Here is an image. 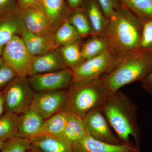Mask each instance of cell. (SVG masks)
<instances>
[{
    "instance_id": "6da1fadb",
    "label": "cell",
    "mask_w": 152,
    "mask_h": 152,
    "mask_svg": "<svg viewBox=\"0 0 152 152\" xmlns=\"http://www.w3.org/2000/svg\"><path fill=\"white\" fill-rule=\"evenodd\" d=\"M108 20L105 35L109 42V50L121 61L140 50L142 20L121 4Z\"/></svg>"
},
{
    "instance_id": "7a4b0ae2",
    "label": "cell",
    "mask_w": 152,
    "mask_h": 152,
    "mask_svg": "<svg viewBox=\"0 0 152 152\" xmlns=\"http://www.w3.org/2000/svg\"><path fill=\"white\" fill-rule=\"evenodd\" d=\"M99 109L121 141L132 143L130 137L132 136L140 148V131L137 123L138 107L126 94L119 90L109 95Z\"/></svg>"
},
{
    "instance_id": "3957f363",
    "label": "cell",
    "mask_w": 152,
    "mask_h": 152,
    "mask_svg": "<svg viewBox=\"0 0 152 152\" xmlns=\"http://www.w3.org/2000/svg\"><path fill=\"white\" fill-rule=\"evenodd\" d=\"M152 70V51L139 50L122 60L108 75L101 77L109 95L134 82L144 80Z\"/></svg>"
},
{
    "instance_id": "277c9868",
    "label": "cell",
    "mask_w": 152,
    "mask_h": 152,
    "mask_svg": "<svg viewBox=\"0 0 152 152\" xmlns=\"http://www.w3.org/2000/svg\"><path fill=\"white\" fill-rule=\"evenodd\" d=\"M101 77L93 80L73 82L67 89L64 110L83 118L99 109L109 96Z\"/></svg>"
},
{
    "instance_id": "5b68a950",
    "label": "cell",
    "mask_w": 152,
    "mask_h": 152,
    "mask_svg": "<svg viewBox=\"0 0 152 152\" xmlns=\"http://www.w3.org/2000/svg\"><path fill=\"white\" fill-rule=\"evenodd\" d=\"M5 112L20 115L30 107L35 92L28 76H16L2 89Z\"/></svg>"
},
{
    "instance_id": "8992f818",
    "label": "cell",
    "mask_w": 152,
    "mask_h": 152,
    "mask_svg": "<svg viewBox=\"0 0 152 152\" xmlns=\"http://www.w3.org/2000/svg\"><path fill=\"white\" fill-rule=\"evenodd\" d=\"M121 62L108 50L99 56L85 60L74 69L73 82L99 78L102 74L113 70Z\"/></svg>"
},
{
    "instance_id": "52a82bcc",
    "label": "cell",
    "mask_w": 152,
    "mask_h": 152,
    "mask_svg": "<svg viewBox=\"0 0 152 152\" xmlns=\"http://www.w3.org/2000/svg\"><path fill=\"white\" fill-rule=\"evenodd\" d=\"M2 58L17 76H29L35 56L27 48L20 36L12 38L3 50Z\"/></svg>"
},
{
    "instance_id": "ba28073f",
    "label": "cell",
    "mask_w": 152,
    "mask_h": 152,
    "mask_svg": "<svg viewBox=\"0 0 152 152\" xmlns=\"http://www.w3.org/2000/svg\"><path fill=\"white\" fill-rule=\"evenodd\" d=\"M28 77L30 86L35 92L68 89L73 82V72L68 68Z\"/></svg>"
},
{
    "instance_id": "9c48e42d",
    "label": "cell",
    "mask_w": 152,
    "mask_h": 152,
    "mask_svg": "<svg viewBox=\"0 0 152 152\" xmlns=\"http://www.w3.org/2000/svg\"><path fill=\"white\" fill-rule=\"evenodd\" d=\"M67 93V89L35 92L30 107L46 120L63 110Z\"/></svg>"
},
{
    "instance_id": "30bf717a",
    "label": "cell",
    "mask_w": 152,
    "mask_h": 152,
    "mask_svg": "<svg viewBox=\"0 0 152 152\" xmlns=\"http://www.w3.org/2000/svg\"><path fill=\"white\" fill-rule=\"evenodd\" d=\"M82 120L87 134L94 138L113 145L125 144L112 132L100 109H95L88 113Z\"/></svg>"
},
{
    "instance_id": "8fae6325",
    "label": "cell",
    "mask_w": 152,
    "mask_h": 152,
    "mask_svg": "<svg viewBox=\"0 0 152 152\" xmlns=\"http://www.w3.org/2000/svg\"><path fill=\"white\" fill-rule=\"evenodd\" d=\"M25 27L31 32L41 36H54L56 29L52 24L40 3L21 10Z\"/></svg>"
},
{
    "instance_id": "7c38bea8",
    "label": "cell",
    "mask_w": 152,
    "mask_h": 152,
    "mask_svg": "<svg viewBox=\"0 0 152 152\" xmlns=\"http://www.w3.org/2000/svg\"><path fill=\"white\" fill-rule=\"evenodd\" d=\"M26 28L18 7L0 14V56L4 48L15 36L20 37Z\"/></svg>"
},
{
    "instance_id": "4fadbf2b",
    "label": "cell",
    "mask_w": 152,
    "mask_h": 152,
    "mask_svg": "<svg viewBox=\"0 0 152 152\" xmlns=\"http://www.w3.org/2000/svg\"><path fill=\"white\" fill-rule=\"evenodd\" d=\"M72 152H140V148L132 142L120 145L107 143L87 134L73 143Z\"/></svg>"
},
{
    "instance_id": "5bb4252c",
    "label": "cell",
    "mask_w": 152,
    "mask_h": 152,
    "mask_svg": "<svg viewBox=\"0 0 152 152\" xmlns=\"http://www.w3.org/2000/svg\"><path fill=\"white\" fill-rule=\"evenodd\" d=\"M66 68L67 66L58 47L46 53L35 57L29 76L53 72Z\"/></svg>"
},
{
    "instance_id": "9a60e30c",
    "label": "cell",
    "mask_w": 152,
    "mask_h": 152,
    "mask_svg": "<svg viewBox=\"0 0 152 152\" xmlns=\"http://www.w3.org/2000/svg\"><path fill=\"white\" fill-rule=\"evenodd\" d=\"M45 121L30 107L26 111L19 115L17 137L31 140L39 134Z\"/></svg>"
},
{
    "instance_id": "2e32d148",
    "label": "cell",
    "mask_w": 152,
    "mask_h": 152,
    "mask_svg": "<svg viewBox=\"0 0 152 152\" xmlns=\"http://www.w3.org/2000/svg\"><path fill=\"white\" fill-rule=\"evenodd\" d=\"M30 141L38 152H72V144L62 136L40 134Z\"/></svg>"
},
{
    "instance_id": "e0dca14e",
    "label": "cell",
    "mask_w": 152,
    "mask_h": 152,
    "mask_svg": "<svg viewBox=\"0 0 152 152\" xmlns=\"http://www.w3.org/2000/svg\"><path fill=\"white\" fill-rule=\"evenodd\" d=\"M29 51L34 56L46 53L58 48L54 36H41L31 32L25 28L20 36Z\"/></svg>"
},
{
    "instance_id": "ac0fdd59",
    "label": "cell",
    "mask_w": 152,
    "mask_h": 152,
    "mask_svg": "<svg viewBox=\"0 0 152 152\" xmlns=\"http://www.w3.org/2000/svg\"><path fill=\"white\" fill-rule=\"evenodd\" d=\"M81 7L88 16L92 30V35H105L109 20L96 0H85Z\"/></svg>"
},
{
    "instance_id": "d6986e66",
    "label": "cell",
    "mask_w": 152,
    "mask_h": 152,
    "mask_svg": "<svg viewBox=\"0 0 152 152\" xmlns=\"http://www.w3.org/2000/svg\"><path fill=\"white\" fill-rule=\"evenodd\" d=\"M40 3L49 20L57 30L68 20L71 10L66 0H40Z\"/></svg>"
},
{
    "instance_id": "ffe728a7",
    "label": "cell",
    "mask_w": 152,
    "mask_h": 152,
    "mask_svg": "<svg viewBox=\"0 0 152 152\" xmlns=\"http://www.w3.org/2000/svg\"><path fill=\"white\" fill-rule=\"evenodd\" d=\"M91 36L81 48L82 57L84 61L102 54L110 48L108 39L105 35Z\"/></svg>"
},
{
    "instance_id": "44dd1931",
    "label": "cell",
    "mask_w": 152,
    "mask_h": 152,
    "mask_svg": "<svg viewBox=\"0 0 152 152\" xmlns=\"http://www.w3.org/2000/svg\"><path fill=\"white\" fill-rule=\"evenodd\" d=\"M68 116L69 114L62 110L45 120L39 134H48L62 136L67 121Z\"/></svg>"
},
{
    "instance_id": "7402d4cb",
    "label": "cell",
    "mask_w": 152,
    "mask_h": 152,
    "mask_svg": "<svg viewBox=\"0 0 152 152\" xmlns=\"http://www.w3.org/2000/svg\"><path fill=\"white\" fill-rule=\"evenodd\" d=\"M88 134L82 118L75 115L69 114L67 121L62 136L72 144Z\"/></svg>"
},
{
    "instance_id": "603a6c76",
    "label": "cell",
    "mask_w": 152,
    "mask_h": 152,
    "mask_svg": "<svg viewBox=\"0 0 152 152\" xmlns=\"http://www.w3.org/2000/svg\"><path fill=\"white\" fill-rule=\"evenodd\" d=\"M68 20L73 26L81 38L91 36V26L85 10L82 7L71 10Z\"/></svg>"
},
{
    "instance_id": "cb8c5ba5",
    "label": "cell",
    "mask_w": 152,
    "mask_h": 152,
    "mask_svg": "<svg viewBox=\"0 0 152 152\" xmlns=\"http://www.w3.org/2000/svg\"><path fill=\"white\" fill-rule=\"evenodd\" d=\"M81 38L68 20L58 28L54 35L55 42L59 47L80 41Z\"/></svg>"
},
{
    "instance_id": "d4e9b609",
    "label": "cell",
    "mask_w": 152,
    "mask_h": 152,
    "mask_svg": "<svg viewBox=\"0 0 152 152\" xmlns=\"http://www.w3.org/2000/svg\"><path fill=\"white\" fill-rule=\"evenodd\" d=\"M19 115L5 112L0 117V141H6L17 137Z\"/></svg>"
},
{
    "instance_id": "484cf974",
    "label": "cell",
    "mask_w": 152,
    "mask_h": 152,
    "mask_svg": "<svg viewBox=\"0 0 152 152\" xmlns=\"http://www.w3.org/2000/svg\"><path fill=\"white\" fill-rule=\"evenodd\" d=\"M141 20L152 18V0H118Z\"/></svg>"
},
{
    "instance_id": "4316f807",
    "label": "cell",
    "mask_w": 152,
    "mask_h": 152,
    "mask_svg": "<svg viewBox=\"0 0 152 152\" xmlns=\"http://www.w3.org/2000/svg\"><path fill=\"white\" fill-rule=\"evenodd\" d=\"M80 41L60 47L68 68L73 70L84 61L82 57Z\"/></svg>"
},
{
    "instance_id": "83f0119b",
    "label": "cell",
    "mask_w": 152,
    "mask_h": 152,
    "mask_svg": "<svg viewBox=\"0 0 152 152\" xmlns=\"http://www.w3.org/2000/svg\"><path fill=\"white\" fill-rule=\"evenodd\" d=\"M31 147L29 140L16 137L6 141L0 152H27Z\"/></svg>"
},
{
    "instance_id": "f1b7e54d",
    "label": "cell",
    "mask_w": 152,
    "mask_h": 152,
    "mask_svg": "<svg viewBox=\"0 0 152 152\" xmlns=\"http://www.w3.org/2000/svg\"><path fill=\"white\" fill-rule=\"evenodd\" d=\"M142 21V28L140 50L152 51V18Z\"/></svg>"
},
{
    "instance_id": "f546056e",
    "label": "cell",
    "mask_w": 152,
    "mask_h": 152,
    "mask_svg": "<svg viewBox=\"0 0 152 152\" xmlns=\"http://www.w3.org/2000/svg\"><path fill=\"white\" fill-rule=\"evenodd\" d=\"M16 76L13 70L7 64L4 63L0 65V89L4 88Z\"/></svg>"
},
{
    "instance_id": "4dcf8cb0",
    "label": "cell",
    "mask_w": 152,
    "mask_h": 152,
    "mask_svg": "<svg viewBox=\"0 0 152 152\" xmlns=\"http://www.w3.org/2000/svg\"><path fill=\"white\" fill-rule=\"evenodd\" d=\"M99 4L104 14L109 19L119 8L121 4L118 0H96Z\"/></svg>"
},
{
    "instance_id": "1f68e13d",
    "label": "cell",
    "mask_w": 152,
    "mask_h": 152,
    "mask_svg": "<svg viewBox=\"0 0 152 152\" xmlns=\"http://www.w3.org/2000/svg\"><path fill=\"white\" fill-rule=\"evenodd\" d=\"M18 7L17 0H0V14Z\"/></svg>"
},
{
    "instance_id": "d6a6232c",
    "label": "cell",
    "mask_w": 152,
    "mask_h": 152,
    "mask_svg": "<svg viewBox=\"0 0 152 152\" xmlns=\"http://www.w3.org/2000/svg\"><path fill=\"white\" fill-rule=\"evenodd\" d=\"M141 83L142 88L152 97V70Z\"/></svg>"
},
{
    "instance_id": "836d02e7",
    "label": "cell",
    "mask_w": 152,
    "mask_h": 152,
    "mask_svg": "<svg viewBox=\"0 0 152 152\" xmlns=\"http://www.w3.org/2000/svg\"><path fill=\"white\" fill-rule=\"evenodd\" d=\"M18 7L24 10L39 4L40 0H17Z\"/></svg>"
},
{
    "instance_id": "e575fe53",
    "label": "cell",
    "mask_w": 152,
    "mask_h": 152,
    "mask_svg": "<svg viewBox=\"0 0 152 152\" xmlns=\"http://www.w3.org/2000/svg\"><path fill=\"white\" fill-rule=\"evenodd\" d=\"M85 0H66L67 4L71 10L81 7Z\"/></svg>"
},
{
    "instance_id": "d590c367",
    "label": "cell",
    "mask_w": 152,
    "mask_h": 152,
    "mask_svg": "<svg viewBox=\"0 0 152 152\" xmlns=\"http://www.w3.org/2000/svg\"><path fill=\"white\" fill-rule=\"evenodd\" d=\"M5 113L4 103L2 93V89H0V117Z\"/></svg>"
},
{
    "instance_id": "8d00e7d4",
    "label": "cell",
    "mask_w": 152,
    "mask_h": 152,
    "mask_svg": "<svg viewBox=\"0 0 152 152\" xmlns=\"http://www.w3.org/2000/svg\"><path fill=\"white\" fill-rule=\"evenodd\" d=\"M27 152H38L34 148H33L32 147H31V148L30 149H29L27 151Z\"/></svg>"
},
{
    "instance_id": "74e56055",
    "label": "cell",
    "mask_w": 152,
    "mask_h": 152,
    "mask_svg": "<svg viewBox=\"0 0 152 152\" xmlns=\"http://www.w3.org/2000/svg\"><path fill=\"white\" fill-rule=\"evenodd\" d=\"M5 142L6 141H0V151L1 149Z\"/></svg>"
},
{
    "instance_id": "f35d334b",
    "label": "cell",
    "mask_w": 152,
    "mask_h": 152,
    "mask_svg": "<svg viewBox=\"0 0 152 152\" xmlns=\"http://www.w3.org/2000/svg\"><path fill=\"white\" fill-rule=\"evenodd\" d=\"M3 63H4V61H3V60L2 59V58L1 56H0V65L2 64Z\"/></svg>"
}]
</instances>
